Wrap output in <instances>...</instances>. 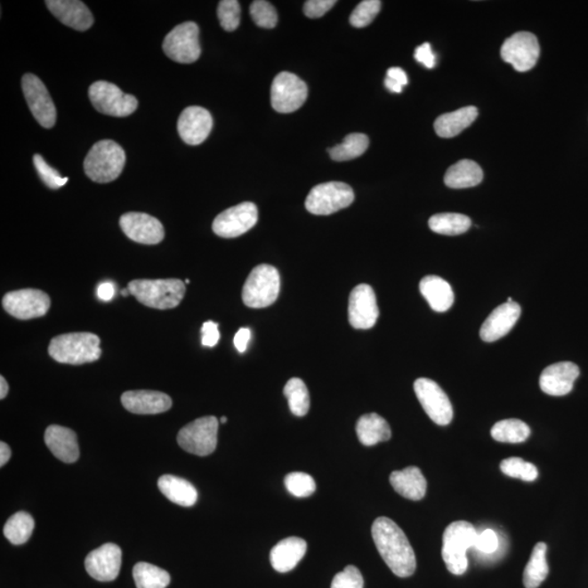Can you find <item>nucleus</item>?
<instances>
[{"instance_id":"f257e3e1","label":"nucleus","mask_w":588,"mask_h":588,"mask_svg":"<svg viewBox=\"0 0 588 588\" xmlns=\"http://www.w3.org/2000/svg\"><path fill=\"white\" fill-rule=\"evenodd\" d=\"M372 536L379 555L399 577H409L416 570V558L409 539L392 520L378 518L373 523Z\"/></svg>"},{"instance_id":"f03ea898","label":"nucleus","mask_w":588,"mask_h":588,"mask_svg":"<svg viewBox=\"0 0 588 588\" xmlns=\"http://www.w3.org/2000/svg\"><path fill=\"white\" fill-rule=\"evenodd\" d=\"M48 354L58 363L82 366L101 356V339L91 333L60 334L52 339Z\"/></svg>"},{"instance_id":"7ed1b4c3","label":"nucleus","mask_w":588,"mask_h":588,"mask_svg":"<svg viewBox=\"0 0 588 588\" xmlns=\"http://www.w3.org/2000/svg\"><path fill=\"white\" fill-rule=\"evenodd\" d=\"M130 294L149 308H177L186 294V284L180 279H139L128 285Z\"/></svg>"},{"instance_id":"20e7f679","label":"nucleus","mask_w":588,"mask_h":588,"mask_svg":"<svg viewBox=\"0 0 588 588\" xmlns=\"http://www.w3.org/2000/svg\"><path fill=\"white\" fill-rule=\"evenodd\" d=\"M479 533L472 524L455 521L446 528L442 536V559L447 568L455 576H463L468 570L466 557L470 548H473Z\"/></svg>"},{"instance_id":"39448f33","label":"nucleus","mask_w":588,"mask_h":588,"mask_svg":"<svg viewBox=\"0 0 588 588\" xmlns=\"http://www.w3.org/2000/svg\"><path fill=\"white\" fill-rule=\"evenodd\" d=\"M125 153L119 144L111 140L100 141L87 153L85 160L86 176L92 181L109 183L123 173Z\"/></svg>"},{"instance_id":"423d86ee","label":"nucleus","mask_w":588,"mask_h":588,"mask_svg":"<svg viewBox=\"0 0 588 588\" xmlns=\"http://www.w3.org/2000/svg\"><path fill=\"white\" fill-rule=\"evenodd\" d=\"M280 293V276L276 267L262 264L251 271L243 286L242 300L252 309L274 304Z\"/></svg>"},{"instance_id":"0eeeda50","label":"nucleus","mask_w":588,"mask_h":588,"mask_svg":"<svg viewBox=\"0 0 588 588\" xmlns=\"http://www.w3.org/2000/svg\"><path fill=\"white\" fill-rule=\"evenodd\" d=\"M354 201V192L349 184L332 181L318 184L310 189L305 207L313 215H332L347 208Z\"/></svg>"},{"instance_id":"6e6552de","label":"nucleus","mask_w":588,"mask_h":588,"mask_svg":"<svg viewBox=\"0 0 588 588\" xmlns=\"http://www.w3.org/2000/svg\"><path fill=\"white\" fill-rule=\"evenodd\" d=\"M218 420L204 416L180 430L177 440L183 450L198 456L213 454L217 447Z\"/></svg>"},{"instance_id":"1a4fd4ad","label":"nucleus","mask_w":588,"mask_h":588,"mask_svg":"<svg viewBox=\"0 0 588 588\" xmlns=\"http://www.w3.org/2000/svg\"><path fill=\"white\" fill-rule=\"evenodd\" d=\"M92 105L101 114L111 117L133 115L138 109V100L125 94L118 86L106 81H97L89 89Z\"/></svg>"},{"instance_id":"9d476101","label":"nucleus","mask_w":588,"mask_h":588,"mask_svg":"<svg viewBox=\"0 0 588 588\" xmlns=\"http://www.w3.org/2000/svg\"><path fill=\"white\" fill-rule=\"evenodd\" d=\"M197 23L189 21L179 24L168 33L163 43V50L170 60L179 63H193L201 56Z\"/></svg>"},{"instance_id":"9b49d317","label":"nucleus","mask_w":588,"mask_h":588,"mask_svg":"<svg viewBox=\"0 0 588 588\" xmlns=\"http://www.w3.org/2000/svg\"><path fill=\"white\" fill-rule=\"evenodd\" d=\"M308 94V86L298 76L280 72L271 85V106L280 114L294 113L303 106Z\"/></svg>"},{"instance_id":"f8f14e48","label":"nucleus","mask_w":588,"mask_h":588,"mask_svg":"<svg viewBox=\"0 0 588 588\" xmlns=\"http://www.w3.org/2000/svg\"><path fill=\"white\" fill-rule=\"evenodd\" d=\"M415 391L432 422L440 426L450 424L454 419V407L439 383L429 378H419L415 383Z\"/></svg>"},{"instance_id":"ddd939ff","label":"nucleus","mask_w":588,"mask_h":588,"mask_svg":"<svg viewBox=\"0 0 588 588\" xmlns=\"http://www.w3.org/2000/svg\"><path fill=\"white\" fill-rule=\"evenodd\" d=\"M3 308L18 319L28 320L42 318L51 308L47 294L36 289L12 291L4 294Z\"/></svg>"},{"instance_id":"4468645a","label":"nucleus","mask_w":588,"mask_h":588,"mask_svg":"<svg viewBox=\"0 0 588 588\" xmlns=\"http://www.w3.org/2000/svg\"><path fill=\"white\" fill-rule=\"evenodd\" d=\"M259 221V211L254 203L245 202L222 212L213 222V231L218 237L231 239L252 230Z\"/></svg>"},{"instance_id":"2eb2a0df","label":"nucleus","mask_w":588,"mask_h":588,"mask_svg":"<svg viewBox=\"0 0 588 588\" xmlns=\"http://www.w3.org/2000/svg\"><path fill=\"white\" fill-rule=\"evenodd\" d=\"M22 91L34 118L43 128L52 129L56 124V107L40 77L32 74L24 75Z\"/></svg>"},{"instance_id":"dca6fc26","label":"nucleus","mask_w":588,"mask_h":588,"mask_svg":"<svg viewBox=\"0 0 588 588\" xmlns=\"http://www.w3.org/2000/svg\"><path fill=\"white\" fill-rule=\"evenodd\" d=\"M539 53L541 48L537 37L529 32L513 34L502 47L503 60L519 72L533 69L538 60Z\"/></svg>"},{"instance_id":"f3484780","label":"nucleus","mask_w":588,"mask_h":588,"mask_svg":"<svg viewBox=\"0 0 588 588\" xmlns=\"http://www.w3.org/2000/svg\"><path fill=\"white\" fill-rule=\"evenodd\" d=\"M349 323L356 329H369L375 326L379 309L376 294L371 286L358 285L349 298Z\"/></svg>"},{"instance_id":"a211bd4d","label":"nucleus","mask_w":588,"mask_h":588,"mask_svg":"<svg viewBox=\"0 0 588 588\" xmlns=\"http://www.w3.org/2000/svg\"><path fill=\"white\" fill-rule=\"evenodd\" d=\"M120 228L129 239L142 245H158L165 238V230L157 218L144 213H126L120 217Z\"/></svg>"},{"instance_id":"6ab92c4d","label":"nucleus","mask_w":588,"mask_h":588,"mask_svg":"<svg viewBox=\"0 0 588 588\" xmlns=\"http://www.w3.org/2000/svg\"><path fill=\"white\" fill-rule=\"evenodd\" d=\"M123 552L116 544L109 543L87 555L85 568L90 576L100 582H111L119 576Z\"/></svg>"},{"instance_id":"aec40b11","label":"nucleus","mask_w":588,"mask_h":588,"mask_svg":"<svg viewBox=\"0 0 588 588\" xmlns=\"http://www.w3.org/2000/svg\"><path fill=\"white\" fill-rule=\"evenodd\" d=\"M213 129V117L205 109L188 107L178 119V133L184 143L200 145L208 138Z\"/></svg>"},{"instance_id":"412c9836","label":"nucleus","mask_w":588,"mask_h":588,"mask_svg":"<svg viewBox=\"0 0 588 588\" xmlns=\"http://www.w3.org/2000/svg\"><path fill=\"white\" fill-rule=\"evenodd\" d=\"M580 368L572 362H559L544 369L539 386L549 396L562 397L572 391Z\"/></svg>"},{"instance_id":"4be33fe9","label":"nucleus","mask_w":588,"mask_h":588,"mask_svg":"<svg viewBox=\"0 0 588 588\" xmlns=\"http://www.w3.org/2000/svg\"><path fill=\"white\" fill-rule=\"evenodd\" d=\"M521 312V306L513 302V301L498 306L486 318L482 328H480V338L486 342H494L507 336L511 332L514 325L517 324Z\"/></svg>"},{"instance_id":"5701e85b","label":"nucleus","mask_w":588,"mask_h":588,"mask_svg":"<svg viewBox=\"0 0 588 588\" xmlns=\"http://www.w3.org/2000/svg\"><path fill=\"white\" fill-rule=\"evenodd\" d=\"M125 410L134 415H159L170 410L172 398L166 393L154 391H131L121 396Z\"/></svg>"},{"instance_id":"b1692460","label":"nucleus","mask_w":588,"mask_h":588,"mask_svg":"<svg viewBox=\"0 0 588 588\" xmlns=\"http://www.w3.org/2000/svg\"><path fill=\"white\" fill-rule=\"evenodd\" d=\"M50 12L65 26L77 31H86L93 26L94 18L85 4L79 0H47Z\"/></svg>"},{"instance_id":"393cba45","label":"nucleus","mask_w":588,"mask_h":588,"mask_svg":"<svg viewBox=\"0 0 588 588\" xmlns=\"http://www.w3.org/2000/svg\"><path fill=\"white\" fill-rule=\"evenodd\" d=\"M45 444L57 459L75 463L80 456L79 444L74 431L60 425H51L45 431Z\"/></svg>"},{"instance_id":"a878e982","label":"nucleus","mask_w":588,"mask_h":588,"mask_svg":"<svg viewBox=\"0 0 588 588\" xmlns=\"http://www.w3.org/2000/svg\"><path fill=\"white\" fill-rule=\"evenodd\" d=\"M306 549H308V545L302 538L289 537L283 539L271 549V566L279 573L294 570L305 556Z\"/></svg>"},{"instance_id":"bb28decb","label":"nucleus","mask_w":588,"mask_h":588,"mask_svg":"<svg viewBox=\"0 0 588 588\" xmlns=\"http://www.w3.org/2000/svg\"><path fill=\"white\" fill-rule=\"evenodd\" d=\"M420 291L435 312L444 313L455 302V294L448 281L439 276H426L421 280Z\"/></svg>"},{"instance_id":"cd10ccee","label":"nucleus","mask_w":588,"mask_h":588,"mask_svg":"<svg viewBox=\"0 0 588 588\" xmlns=\"http://www.w3.org/2000/svg\"><path fill=\"white\" fill-rule=\"evenodd\" d=\"M389 480L393 489L407 499L417 502L426 495V479L416 466H409L405 470L392 472Z\"/></svg>"},{"instance_id":"c85d7f7f","label":"nucleus","mask_w":588,"mask_h":588,"mask_svg":"<svg viewBox=\"0 0 588 588\" xmlns=\"http://www.w3.org/2000/svg\"><path fill=\"white\" fill-rule=\"evenodd\" d=\"M478 116L479 110L474 106L463 107L452 113L441 115L434 124L436 133L444 139L455 138L469 128Z\"/></svg>"},{"instance_id":"c756f323","label":"nucleus","mask_w":588,"mask_h":588,"mask_svg":"<svg viewBox=\"0 0 588 588\" xmlns=\"http://www.w3.org/2000/svg\"><path fill=\"white\" fill-rule=\"evenodd\" d=\"M158 488L170 502L181 507H192L197 502V488L187 479L177 476L163 475L158 479Z\"/></svg>"},{"instance_id":"7c9ffc66","label":"nucleus","mask_w":588,"mask_h":588,"mask_svg":"<svg viewBox=\"0 0 588 588\" xmlns=\"http://www.w3.org/2000/svg\"><path fill=\"white\" fill-rule=\"evenodd\" d=\"M358 439L364 446L371 447L391 439L388 422L376 413L359 417L357 423Z\"/></svg>"},{"instance_id":"2f4dec72","label":"nucleus","mask_w":588,"mask_h":588,"mask_svg":"<svg viewBox=\"0 0 588 588\" xmlns=\"http://www.w3.org/2000/svg\"><path fill=\"white\" fill-rule=\"evenodd\" d=\"M484 173L479 164L463 159L452 165L445 174V183L451 189H466L479 186L483 181Z\"/></svg>"},{"instance_id":"473e14b6","label":"nucleus","mask_w":588,"mask_h":588,"mask_svg":"<svg viewBox=\"0 0 588 588\" xmlns=\"http://www.w3.org/2000/svg\"><path fill=\"white\" fill-rule=\"evenodd\" d=\"M547 545L538 543L533 549L531 558L524 570L523 583L527 588H537L546 580L549 573Z\"/></svg>"},{"instance_id":"72a5a7b5","label":"nucleus","mask_w":588,"mask_h":588,"mask_svg":"<svg viewBox=\"0 0 588 588\" xmlns=\"http://www.w3.org/2000/svg\"><path fill=\"white\" fill-rule=\"evenodd\" d=\"M429 226L431 231L439 235L459 236L470 230L472 222L463 213H442L431 216Z\"/></svg>"},{"instance_id":"f704fd0d","label":"nucleus","mask_w":588,"mask_h":588,"mask_svg":"<svg viewBox=\"0 0 588 588\" xmlns=\"http://www.w3.org/2000/svg\"><path fill=\"white\" fill-rule=\"evenodd\" d=\"M490 434L495 441L521 444L531 435V429L521 420L509 419L495 423Z\"/></svg>"},{"instance_id":"c9c22d12","label":"nucleus","mask_w":588,"mask_h":588,"mask_svg":"<svg viewBox=\"0 0 588 588\" xmlns=\"http://www.w3.org/2000/svg\"><path fill=\"white\" fill-rule=\"evenodd\" d=\"M133 578L138 588H166L172 580L166 570L148 562L134 566Z\"/></svg>"},{"instance_id":"e433bc0d","label":"nucleus","mask_w":588,"mask_h":588,"mask_svg":"<svg viewBox=\"0 0 588 588\" xmlns=\"http://www.w3.org/2000/svg\"><path fill=\"white\" fill-rule=\"evenodd\" d=\"M369 140L366 134L351 133L344 138L343 142L329 149L328 152L332 159L336 162H347L362 157L368 149Z\"/></svg>"},{"instance_id":"4c0bfd02","label":"nucleus","mask_w":588,"mask_h":588,"mask_svg":"<svg viewBox=\"0 0 588 588\" xmlns=\"http://www.w3.org/2000/svg\"><path fill=\"white\" fill-rule=\"evenodd\" d=\"M34 527L36 523L32 515L20 511L13 514L4 524V534L13 545H22L30 539Z\"/></svg>"},{"instance_id":"58836bf2","label":"nucleus","mask_w":588,"mask_h":588,"mask_svg":"<svg viewBox=\"0 0 588 588\" xmlns=\"http://www.w3.org/2000/svg\"><path fill=\"white\" fill-rule=\"evenodd\" d=\"M284 393L288 399L290 411L295 416L302 417L310 410V393L302 379L291 378L284 388Z\"/></svg>"},{"instance_id":"ea45409f","label":"nucleus","mask_w":588,"mask_h":588,"mask_svg":"<svg viewBox=\"0 0 588 588\" xmlns=\"http://www.w3.org/2000/svg\"><path fill=\"white\" fill-rule=\"evenodd\" d=\"M500 470L509 478L522 479L524 482H534L538 478L536 466L521 458H509L502 461Z\"/></svg>"},{"instance_id":"a19ab883","label":"nucleus","mask_w":588,"mask_h":588,"mask_svg":"<svg viewBox=\"0 0 588 588\" xmlns=\"http://www.w3.org/2000/svg\"><path fill=\"white\" fill-rule=\"evenodd\" d=\"M285 485L291 495L299 498L310 497L316 490V483L312 476L303 472H294L286 475Z\"/></svg>"},{"instance_id":"79ce46f5","label":"nucleus","mask_w":588,"mask_h":588,"mask_svg":"<svg viewBox=\"0 0 588 588\" xmlns=\"http://www.w3.org/2000/svg\"><path fill=\"white\" fill-rule=\"evenodd\" d=\"M217 13L223 30L233 32L240 26L241 7L237 0H222L218 4Z\"/></svg>"},{"instance_id":"37998d69","label":"nucleus","mask_w":588,"mask_h":588,"mask_svg":"<svg viewBox=\"0 0 588 588\" xmlns=\"http://www.w3.org/2000/svg\"><path fill=\"white\" fill-rule=\"evenodd\" d=\"M382 2L379 0H364L354 9L350 17V23L354 28H361L369 26L381 12Z\"/></svg>"},{"instance_id":"c03bdc74","label":"nucleus","mask_w":588,"mask_h":588,"mask_svg":"<svg viewBox=\"0 0 588 588\" xmlns=\"http://www.w3.org/2000/svg\"><path fill=\"white\" fill-rule=\"evenodd\" d=\"M250 13L253 21L256 26L264 28H274L278 22L276 9L273 4L265 0H256L253 2L250 7Z\"/></svg>"},{"instance_id":"a18cd8bd","label":"nucleus","mask_w":588,"mask_h":588,"mask_svg":"<svg viewBox=\"0 0 588 588\" xmlns=\"http://www.w3.org/2000/svg\"><path fill=\"white\" fill-rule=\"evenodd\" d=\"M34 166L36 168L38 176L41 177L43 182L46 184L48 188L56 189H60L68 182V178H63L60 176V173L57 172L56 169H53L45 162L40 154L34 155L33 157Z\"/></svg>"},{"instance_id":"49530a36","label":"nucleus","mask_w":588,"mask_h":588,"mask_svg":"<svg viewBox=\"0 0 588 588\" xmlns=\"http://www.w3.org/2000/svg\"><path fill=\"white\" fill-rule=\"evenodd\" d=\"M332 588H364L362 573L357 567L348 566L334 576Z\"/></svg>"},{"instance_id":"de8ad7c7","label":"nucleus","mask_w":588,"mask_h":588,"mask_svg":"<svg viewBox=\"0 0 588 588\" xmlns=\"http://www.w3.org/2000/svg\"><path fill=\"white\" fill-rule=\"evenodd\" d=\"M499 537L497 533L493 529H484L483 532L479 533L478 539L474 545V549L483 555H494L499 549Z\"/></svg>"},{"instance_id":"09e8293b","label":"nucleus","mask_w":588,"mask_h":588,"mask_svg":"<svg viewBox=\"0 0 588 588\" xmlns=\"http://www.w3.org/2000/svg\"><path fill=\"white\" fill-rule=\"evenodd\" d=\"M334 4V0H309L304 4L303 11L306 17L316 19L323 17Z\"/></svg>"},{"instance_id":"8fccbe9b","label":"nucleus","mask_w":588,"mask_h":588,"mask_svg":"<svg viewBox=\"0 0 588 588\" xmlns=\"http://www.w3.org/2000/svg\"><path fill=\"white\" fill-rule=\"evenodd\" d=\"M221 334L218 330V324L208 320L203 324L202 327V344L204 347L213 348L220 342Z\"/></svg>"},{"instance_id":"3c124183","label":"nucleus","mask_w":588,"mask_h":588,"mask_svg":"<svg viewBox=\"0 0 588 588\" xmlns=\"http://www.w3.org/2000/svg\"><path fill=\"white\" fill-rule=\"evenodd\" d=\"M415 57L417 62L422 63L429 69H432L436 66V56L431 51L430 43H424L423 45L416 48Z\"/></svg>"},{"instance_id":"603ef678","label":"nucleus","mask_w":588,"mask_h":588,"mask_svg":"<svg viewBox=\"0 0 588 588\" xmlns=\"http://www.w3.org/2000/svg\"><path fill=\"white\" fill-rule=\"evenodd\" d=\"M251 339V330L250 328H241L239 332L236 334L235 339H233V343L238 351L240 353H245L247 349V343H249Z\"/></svg>"},{"instance_id":"864d4df0","label":"nucleus","mask_w":588,"mask_h":588,"mask_svg":"<svg viewBox=\"0 0 588 588\" xmlns=\"http://www.w3.org/2000/svg\"><path fill=\"white\" fill-rule=\"evenodd\" d=\"M388 79L397 82V84L406 86L407 85V76L401 68L393 67L387 71Z\"/></svg>"},{"instance_id":"5fc2aeb1","label":"nucleus","mask_w":588,"mask_h":588,"mask_svg":"<svg viewBox=\"0 0 588 588\" xmlns=\"http://www.w3.org/2000/svg\"><path fill=\"white\" fill-rule=\"evenodd\" d=\"M97 295L104 302H109L115 295V286L110 283H104L100 285L99 289H97Z\"/></svg>"},{"instance_id":"6e6d98bb","label":"nucleus","mask_w":588,"mask_h":588,"mask_svg":"<svg viewBox=\"0 0 588 588\" xmlns=\"http://www.w3.org/2000/svg\"><path fill=\"white\" fill-rule=\"evenodd\" d=\"M12 458V449L6 442H0V466H4Z\"/></svg>"},{"instance_id":"4d7b16f0","label":"nucleus","mask_w":588,"mask_h":588,"mask_svg":"<svg viewBox=\"0 0 588 588\" xmlns=\"http://www.w3.org/2000/svg\"><path fill=\"white\" fill-rule=\"evenodd\" d=\"M385 85L389 91L393 92V93H401L402 92V85L399 84H397V82L392 81L391 79H388L386 77L385 79Z\"/></svg>"},{"instance_id":"13d9d810","label":"nucleus","mask_w":588,"mask_h":588,"mask_svg":"<svg viewBox=\"0 0 588 588\" xmlns=\"http://www.w3.org/2000/svg\"><path fill=\"white\" fill-rule=\"evenodd\" d=\"M9 386L6 379L4 376L0 377V399H4L7 397Z\"/></svg>"},{"instance_id":"bf43d9fd","label":"nucleus","mask_w":588,"mask_h":588,"mask_svg":"<svg viewBox=\"0 0 588 588\" xmlns=\"http://www.w3.org/2000/svg\"><path fill=\"white\" fill-rule=\"evenodd\" d=\"M121 294H123L124 296H128L129 294H130V291H129V289H124L123 291H121Z\"/></svg>"},{"instance_id":"052dcab7","label":"nucleus","mask_w":588,"mask_h":588,"mask_svg":"<svg viewBox=\"0 0 588 588\" xmlns=\"http://www.w3.org/2000/svg\"><path fill=\"white\" fill-rule=\"evenodd\" d=\"M227 421H228V419H227L226 416H222V419H221V422L222 423V424H225V423H227Z\"/></svg>"}]
</instances>
